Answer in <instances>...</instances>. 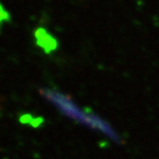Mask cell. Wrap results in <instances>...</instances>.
<instances>
[{"instance_id":"6da1fadb","label":"cell","mask_w":159,"mask_h":159,"mask_svg":"<svg viewBox=\"0 0 159 159\" xmlns=\"http://www.w3.org/2000/svg\"><path fill=\"white\" fill-rule=\"evenodd\" d=\"M36 44L41 47L46 52H51L57 48L56 40L45 29L39 28L35 31Z\"/></svg>"},{"instance_id":"7a4b0ae2","label":"cell","mask_w":159,"mask_h":159,"mask_svg":"<svg viewBox=\"0 0 159 159\" xmlns=\"http://www.w3.org/2000/svg\"><path fill=\"white\" fill-rule=\"evenodd\" d=\"M7 16H8V14H7L6 11L2 8L1 5H0V23L4 21L5 19H7Z\"/></svg>"}]
</instances>
